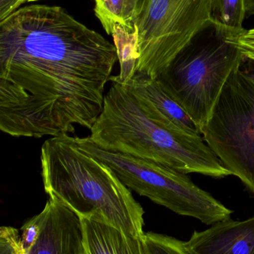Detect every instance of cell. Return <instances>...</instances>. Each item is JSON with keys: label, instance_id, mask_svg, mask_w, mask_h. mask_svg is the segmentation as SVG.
<instances>
[{"label": "cell", "instance_id": "ffe728a7", "mask_svg": "<svg viewBox=\"0 0 254 254\" xmlns=\"http://www.w3.org/2000/svg\"><path fill=\"white\" fill-rule=\"evenodd\" d=\"M16 254H28L26 253V252H25V249H24L22 243H21L19 245V246H18L17 249H16Z\"/></svg>", "mask_w": 254, "mask_h": 254}, {"label": "cell", "instance_id": "4fadbf2b", "mask_svg": "<svg viewBox=\"0 0 254 254\" xmlns=\"http://www.w3.org/2000/svg\"><path fill=\"white\" fill-rule=\"evenodd\" d=\"M210 9L213 25L225 40L244 29L246 0H210Z\"/></svg>", "mask_w": 254, "mask_h": 254}, {"label": "cell", "instance_id": "8fae6325", "mask_svg": "<svg viewBox=\"0 0 254 254\" xmlns=\"http://www.w3.org/2000/svg\"><path fill=\"white\" fill-rule=\"evenodd\" d=\"M81 219L86 254H148L144 238L94 218Z\"/></svg>", "mask_w": 254, "mask_h": 254}, {"label": "cell", "instance_id": "5bb4252c", "mask_svg": "<svg viewBox=\"0 0 254 254\" xmlns=\"http://www.w3.org/2000/svg\"><path fill=\"white\" fill-rule=\"evenodd\" d=\"M112 36L117 50L120 72L119 75L111 76L110 80L125 84L135 74L136 65L139 58L135 31L128 32L122 27L116 25Z\"/></svg>", "mask_w": 254, "mask_h": 254}, {"label": "cell", "instance_id": "e0dca14e", "mask_svg": "<svg viewBox=\"0 0 254 254\" xmlns=\"http://www.w3.org/2000/svg\"><path fill=\"white\" fill-rule=\"evenodd\" d=\"M41 222L42 214L40 213L26 221L21 228V240L25 252L29 250L38 237Z\"/></svg>", "mask_w": 254, "mask_h": 254}, {"label": "cell", "instance_id": "d6986e66", "mask_svg": "<svg viewBox=\"0 0 254 254\" xmlns=\"http://www.w3.org/2000/svg\"><path fill=\"white\" fill-rule=\"evenodd\" d=\"M246 7L247 16H254V0H246Z\"/></svg>", "mask_w": 254, "mask_h": 254}, {"label": "cell", "instance_id": "277c9868", "mask_svg": "<svg viewBox=\"0 0 254 254\" xmlns=\"http://www.w3.org/2000/svg\"><path fill=\"white\" fill-rule=\"evenodd\" d=\"M245 60L212 24L195 36L156 80L201 131L228 77Z\"/></svg>", "mask_w": 254, "mask_h": 254}, {"label": "cell", "instance_id": "8992f818", "mask_svg": "<svg viewBox=\"0 0 254 254\" xmlns=\"http://www.w3.org/2000/svg\"><path fill=\"white\" fill-rule=\"evenodd\" d=\"M201 134L224 167L254 194L253 68L243 64L233 71Z\"/></svg>", "mask_w": 254, "mask_h": 254}, {"label": "cell", "instance_id": "ba28073f", "mask_svg": "<svg viewBox=\"0 0 254 254\" xmlns=\"http://www.w3.org/2000/svg\"><path fill=\"white\" fill-rule=\"evenodd\" d=\"M40 234L28 254H86L80 216L55 197L49 196Z\"/></svg>", "mask_w": 254, "mask_h": 254}, {"label": "cell", "instance_id": "7c38bea8", "mask_svg": "<svg viewBox=\"0 0 254 254\" xmlns=\"http://www.w3.org/2000/svg\"><path fill=\"white\" fill-rule=\"evenodd\" d=\"M95 13L104 31L112 35L116 25L134 32V22L143 0H94Z\"/></svg>", "mask_w": 254, "mask_h": 254}, {"label": "cell", "instance_id": "52a82bcc", "mask_svg": "<svg viewBox=\"0 0 254 254\" xmlns=\"http://www.w3.org/2000/svg\"><path fill=\"white\" fill-rule=\"evenodd\" d=\"M212 24L210 0H143L134 22L139 54L135 73L158 78Z\"/></svg>", "mask_w": 254, "mask_h": 254}, {"label": "cell", "instance_id": "44dd1931", "mask_svg": "<svg viewBox=\"0 0 254 254\" xmlns=\"http://www.w3.org/2000/svg\"><path fill=\"white\" fill-rule=\"evenodd\" d=\"M38 1V0H25V1Z\"/></svg>", "mask_w": 254, "mask_h": 254}, {"label": "cell", "instance_id": "7a4b0ae2", "mask_svg": "<svg viewBox=\"0 0 254 254\" xmlns=\"http://www.w3.org/2000/svg\"><path fill=\"white\" fill-rule=\"evenodd\" d=\"M45 192L81 218H94L144 238V210L109 166L68 134L45 140L40 154Z\"/></svg>", "mask_w": 254, "mask_h": 254}, {"label": "cell", "instance_id": "ac0fdd59", "mask_svg": "<svg viewBox=\"0 0 254 254\" xmlns=\"http://www.w3.org/2000/svg\"><path fill=\"white\" fill-rule=\"evenodd\" d=\"M25 0H0V21L16 11Z\"/></svg>", "mask_w": 254, "mask_h": 254}, {"label": "cell", "instance_id": "30bf717a", "mask_svg": "<svg viewBox=\"0 0 254 254\" xmlns=\"http://www.w3.org/2000/svg\"><path fill=\"white\" fill-rule=\"evenodd\" d=\"M185 245L192 254H254V216L221 221L195 231Z\"/></svg>", "mask_w": 254, "mask_h": 254}, {"label": "cell", "instance_id": "2e32d148", "mask_svg": "<svg viewBox=\"0 0 254 254\" xmlns=\"http://www.w3.org/2000/svg\"><path fill=\"white\" fill-rule=\"evenodd\" d=\"M225 40L237 48L243 54L245 59L254 63V28H244L237 35Z\"/></svg>", "mask_w": 254, "mask_h": 254}, {"label": "cell", "instance_id": "3957f363", "mask_svg": "<svg viewBox=\"0 0 254 254\" xmlns=\"http://www.w3.org/2000/svg\"><path fill=\"white\" fill-rule=\"evenodd\" d=\"M89 136L104 150L164 164L185 174L226 177L227 170L201 134L174 131L148 117L126 84L111 81Z\"/></svg>", "mask_w": 254, "mask_h": 254}, {"label": "cell", "instance_id": "9a60e30c", "mask_svg": "<svg viewBox=\"0 0 254 254\" xmlns=\"http://www.w3.org/2000/svg\"><path fill=\"white\" fill-rule=\"evenodd\" d=\"M144 240L148 254H192L185 242L165 234L146 233Z\"/></svg>", "mask_w": 254, "mask_h": 254}, {"label": "cell", "instance_id": "9c48e42d", "mask_svg": "<svg viewBox=\"0 0 254 254\" xmlns=\"http://www.w3.org/2000/svg\"><path fill=\"white\" fill-rule=\"evenodd\" d=\"M125 84L129 86L142 110L154 122L174 131L201 134L190 116L163 90L156 79L135 73Z\"/></svg>", "mask_w": 254, "mask_h": 254}, {"label": "cell", "instance_id": "6da1fadb", "mask_svg": "<svg viewBox=\"0 0 254 254\" xmlns=\"http://www.w3.org/2000/svg\"><path fill=\"white\" fill-rule=\"evenodd\" d=\"M118 60L114 44L57 6L0 21V129L40 138L90 129Z\"/></svg>", "mask_w": 254, "mask_h": 254}, {"label": "cell", "instance_id": "5b68a950", "mask_svg": "<svg viewBox=\"0 0 254 254\" xmlns=\"http://www.w3.org/2000/svg\"><path fill=\"white\" fill-rule=\"evenodd\" d=\"M78 144L110 167L122 183L142 196L207 225L231 219L233 211L193 183L187 174L149 160L98 147L89 137Z\"/></svg>", "mask_w": 254, "mask_h": 254}]
</instances>
